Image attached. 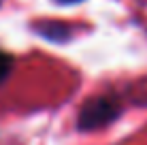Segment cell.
<instances>
[{
    "label": "cell",
    "instance_id": "obj_1",
    "mask_svg": "<svg viewBox=\"0 0 147 145\" xmlns=\"http://www.w3.org/2000/svg\"><path fill=\"white\" fill-rule=\"evenodd\" d=\"M121 113V105L111 96H96L90 98L79 111V128L81 130H94V128L107 126L109 122L117 119Z\"/></svg>",
    "mask_w": 147,
    "mask_h": 145
},
{
    "label": "cell",
    "instance_id": "obj_2",
    "mask_svg": "<svg viewBox=\"0 0 147 145\" xmlns=\"http://www.w3.org/2000/svg\"><path fill=\"white\" fill-rule=\"evenodd\" d=\"M38 32L47 38H53V41H64L68 38V28L64 24H58V22H47L43 26H38Z\"/></svg>",
    "mask_w": 147,
    "mask_h": 145
},
{
    "label": "cell",
    "instance_id": "obj_3",
    "mask_svg": "<svg viewBox=\"0 0 147 145\" xmlns=\"http://www.w3.org/2000/svg\"><path fill=\"white\" fill-rule=\"evenodd\" d=\"M11 66H13L11 56H9V53H4V51H0V81H2V79L11 73Z\"/></svg>",
    "mask_w": 147,
    "mask_h": 145
},
{
    "label": "cell",
    "instance_id": "obj_4",
    "mask_svg": "<svg viewBox=\"0 0 147 145\" xmlns=\"http://www.w3.org/2000/svg\"><path fill=\"white\" fill-rule=\"evenodd\" d=\"M58 2H64V4H70V2H79V0H58Z\"/></svg>",
    "mask_w": 147,
    "mask_h": 145
}]
</instances>
